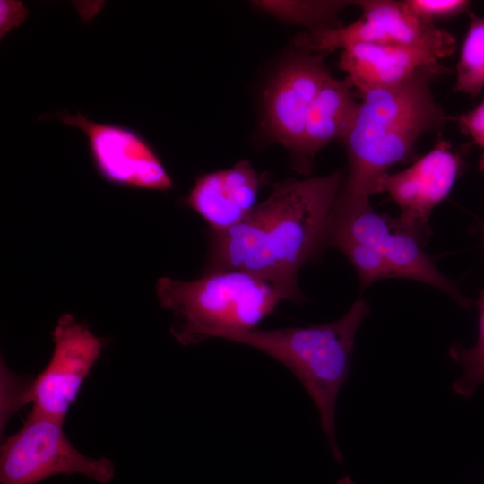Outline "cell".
<instances>
[{
  "mask_svg": "<svg viewBox=\"0 0 484 484\" xmlns=\"http://www.w3.org/2000/svg\"><path fill=\"white\" fill-rule=\"evenodd\" d=\"M342 179L339 170L275 183L271 194L241 222L222 231L206 229L203 271L252 272L279 285L291 302L300 303L298 272L326 248L330 218Z\"/></svg>",
  "mask_w": 484,
  "mask_h": 484,
  "instance_id": "6da1fadb",
  "label": "cell"
},
{
  "mask_svg": "<svg viewBox=\"0 0 484 484\" xmlns=\"http://www.w3.org/2000/svg\"><path fill=\"white\" fill-rule=\"evenodd\" d=\"M445 70L436 62L397 84L359 94L361 100L342 139L349 169L338 198L369 200L380 177L392 166L409 160L424 134L443 127L447 117L431 85Z\"/></svg>",
  "mask_w": 484,
  "mask_h": 484,
  "instance_id": "7a4b0ae2",
  "label": "cell"
},
{
  "mask_svg": "<svg viewBox=\"0 0 484 484\" xmlns=\"http://www.w3.org/2000/svg\"><path fill=\"white\" fill-rule=\"evenodd\" d=\"M160 306L172 312L170 332L184 346L256 329L288 293L273 281L239 270L203 271L193 281L160 277L156 283Z\"/></svg>",
  "mask_w": 484,
  "mask_h": 484,
  "instance_id": "3957f363",
  "label": "cell"
},
{
  "mask_svg": "<svg viewBox=\"0 0 484 484\" xmlns=\"http://www.w3.org/2000/svg\"><path fill=\"white\" fill-rule=\"evenodd\" d=\"M358 299L338 320L307 327L254 329L229 341L250 346L286 367L314 402L320 425L337 461L342 454L336 440L335 409L340 389L349 378L356 333L370 314Z\"/></svg>",
  "mask_w": 484,
  "mask_h": 484,
  "instance_id": "277c9868",
  "label": "cell"
},
{
  "mask_svg": "<svg viewBox=\"0 0 484 484\" xmlns=\"http://www.w3.org/2000/svg\"><path fill=\"white\" fill-rule=\"evenodd\" d=\"M63 423L30 411L22 428L1 445L0 484H37L60 474H81L101 484L112 481L114 462L80 453L66 437Z\"/></svg>",
  "mask_w": 484,
  "mask_h": 484,
  "instance_id": "5b68a950",
  "label": "cell"
},
{
  "mask_svg": "<svg viewBox=\"0 0 484 484\" xmlns=\"http://www.w3.org/2000/svg\"><path fill=\"white\" fill-rule=\"evenodd\" d=\"M354 4L362 12L357 21L302 33L296 44L304 51L325 55L355 43L396 45L425 50L437 59L451 56L456 48L452 33L416 16L403 1L359 0Z\"/></svg>",
  "mask_w": 484,
  "mask_h": 484,
  "instance_id": "8992f818",
  "label": "cell"
},
{
  "mask_svg": "<svg viewBox=\"0 0 484 484\" xmlns=\"http://www.w3.org/2000/svg\"><path fill=\"white\" fill-rule=\"evenodd\" d=\"M350 238L376 248L391 264L396 276L425 282L468 307L470 300L435 265L423 251L422 241L404 230L395 219L374 211L369 200L336 198L326 236L328 243L335 238Z\"/></svg>",
  "mask_w": 484,
  "mask_h": 484,
  "instance_id": "52a82bcc",
  "label": "cell"
},
{
  "mask_svg": "<svg viewBox=\"0 0 484 484\" xmlns=\"http://www.w3.org/2000/svg\"><path fill=\"white\" fill-rule=\"evenodd\" d=\"M44 117H56L84 133L91 163L108 184L161 192L173 188L172 178L159 153L134 128L94 121L81 112H59Z\"/></svg>",
  "mask_w": 484,
  "mask_h": 484,
  "instance_id": "ba28073f",
  "label": "cell"
},
{
  "mask_svg": "<svg viewBox=\"0 0 484 484\" xmlns=\"http://www.w3.org/2000/svg\"><path fill=\"white\" fill-rule=\"evenodd\" d=\"M52 337V356L32 379L28 402L32 403V411L64 422L104 341L69 313L59 317Z\"/></svg>",
  "mask_w": 484,
  "mask_h": 484,
  "instance_id": "9c48e42d",
  "label": "cell"
},
{
  "mask_svg": "<svg viewBox=\"0 0 484 484\" xmlns=\"http://www.w3.org/2000/svg\"><path fill=\"white\" fill-rule=\"evenodd\" d=\"M463 163L451 142L439 137L433 148L408 169L382 176L376 193L386 192L401 209L395 218L398 224L424 241L429 235L431 212L449 194Z\"/></svg>",
  "mask_w": 484,
  "mask_h": 484,
  "instance_id": "30bf717a",
  "label": "cell"
},
{
  "mask_svg": "<svg viewBox=\"0 0 484 484\" xmlns=\"http://www.w3.org/2000/svg\"><path fill=\"white\" fill-rule=\"evenodd\" d=\"M325 54L304 51L286 60L265 88L264 127L272 140L296 155L311 105L332 75Z\"/></svg>",
  "mask_w": 484,
  "mask_h": 484,
  "instance_id": "8fae6325",
  "label": "cell"
},
{
  "mask_svg": "<svg viewBox=\"0 0 484 484\" xmlns=\"http://www.w3.org/2000/svg\"><path fill=\"white\" fill-rule=\"evenodd\" d=\"M265 177L247 160L198 176L184 204L213 231L226 230L245 220L257 205Z\"/></svg>",
  "mask_w": 484,
  "mask_h": 484,
  "instance_id": "7c38bea8",
  "label": "cell"
},
{
  "mask_svg": "<svg viewBox=\"0 0 484 484\" xmlns=\"http://www.w3.org/2000/svg\"><path fill=\"white\" fill-rule=\"evenodd\" d=\"M422 49L396 45L355 43L344 48L339 67L347 73L354 90H368L397 84L419 68L438 62Z\"/></svg>",
  "mask_w": 484,
  "mask_h": 484,
  "instance_id": "4fadbf2b",
  "label": "cell"
},
{
  "mask_svg": "<svg viewBox=\"0 0 484 484\" xmlns=\"http://www.w3.org/2000/svg\"><path fill=\"white\" fill-rule=\"evenodd\" d=\"M347 78L331 75L319 91L308 111L298 150L294 156L297 170L311 171L317 151L331 142L342 140L355 117L359 102Z\"/></svg>",
  "mask_w": 484,
  "mask_h": 484,
  "instance_id": "5bb4252c",
  "label": "cell"
},
{
  "mask_svg": "<svg viewBox=\"0 0 484 484\" xmlns=\"http://www.w3.org/2000/svg\"><path fill=\"white\" fill-rule=\"evenodd\" d=\"M253 4L264 13L286 22L303 25L308 31H318L341 26L339 13L354 1H253Z\"/></svg>",
  "mask_w": 484,
  "mask_h": 484,
  "instance_id": "9a60e30c",
  "label": "cell"
},
{
  "mask_svg": "<svg viewBox=\"0 0 484 484\" xmlns=\"http://www.w3.org/2000/svg\"><path fill=\"white\" fill-rule=\"evenodd\" d=\"M470 23L456 65L454 91L477 97L484 88V18L469 13Z\"/></svg>",
  "mask_w": 484,
  "mask_h": 484,
  "instance_id": "2e32d148",
  "label": "cell"
},
{
  "mask_svg": "<svg viewBox=\"0 0 484 484\" xmlns=\"http://www.w3.org/2000/svg\"><path fill=\"white\" fill-rule=\"evenodd\" d=\"M479 311V333L476 343L471 348L455 344L450 348L449 354L462 369V376L456 379L452 388L463 397H471L477 387L484 383V290L477 301Z\"/></svg>",
  "mask_w": 484,
  "mask_h": 484,
  "instance_id": "e0dca14e",
  "label": "cell"
},
{
  "mask_svg": "<svg viewBox=\"0 0 484 484\" xmlns=\"http://www.w3.org/2000/svg\"><path fill=\"white\" fill-rule=\"evenodd\" d=\"M327 247L339 249L355 268L362 288L396 273L387 260L374 247L350 238H335Z\"/></svg>",
  "mask_w": 484,
  "mask_h": 484,
  "instance_id": "ac0fdd59",
  "label": "cell"
},
{
  "mask_svg": "<svg viewBox=\"0 0 484 484\" xmlns=\"http://www.w3.org/2000/svg\"><path fill=\"white\" fill-rule=\"evenodd\" d=\"M32 380L14 376L5 364H1V426L7 423L12 414L28 402Z\"/></svg>",
  "mask_w": 484,
  "mask_h": 484,
  "instance_id": "d6986e66",
  "label": "cell"
},
{
  "mask_svg": "<svg viewBox=\"0 0 484 484\" xmlns=\"http://www.w3.org/2000/svg\"><path fill=\"white\" fill-rule=\"evenodd\" d=\"M406 7L416 16L435 22L436 19L456 16L468 10L465 0H405Z\"/></svg>",
  "mask_w": 484,
  "mask_h": 484,
  "instance_id": "ffe728a7",
  "label": "cell"
},
{
  "mask_svg": "<svg viewBox=\"0 0 484 484\" xmlns=\"http://www.w3.org/2000/svg\"><path fill=\"white\" fill-rule=\"evenodd\" d=\"M459 129L472 142L484 148V99L473 109L453 117Z\"/></svg>",
  "mask_w": 484,
  "mask_h": 484,
  "instance_id": "44dd1931",
  "label": "cell"
},
{
  "mask_svg": "<svg viewBox=\"0 0 484 484\" xmlns=\"http://www.w3.org/2000/svg\"><path fill=\"white\" fill-rule=\"evenodd\" d=\"M11 12L5 1H1V35H4L13 26H18L26 17L28 11L22 3L11 1Z\"/></svg>",
  "mask_w": 484,
  "mask_h": 484,
  "instance_id": "7402d4cb",
  "label": "cell"
},
{
  "mask_svg": "<svg viewBox=\"0 0 484 484\" xmlns=\"http://www.w3.org/2000/svg\"><path fill=\"white\" fill-rule=\"evenodd\" d=\"M479 169L484 175V153L480 158ZM481 232H482V246L484 250V225L482 226Z\"/></svg>",
  "mask_w": 484,
  "mask_h": 484,
  "instance_id": "603a6c76",
  "label": "cell"
},
{
  "mask_svg": "<svg viewBox=\"0 0 484 484\" xmlns=\"http://www.w3.org/2000/svg\"><path fill=\"white\" fill-rule=\"evenodd\" d=\"M336 484H354V482L352 481L351 478L349 477V476H345L341 479H340Z\"/></svg>",
  "mask_w": 484,
  "mask_h": 484,
  "instance_id": "cb8c5ba5",
  "label": "cell"
}]
</instances>
